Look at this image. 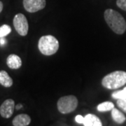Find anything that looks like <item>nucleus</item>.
<instances>
[{"mask_svg": "<svg viewBox=\"0 0 126 126\" xmlns=\"http://www.w3.org/2000/svg\"><path fill=\"white\" fill-rule=\"evenodd\" d=\"M104 16L106 23L113 32L117 34H123L126 32V20L118 11L111 9H107Z\"/></svg>", "mask_w": 126, "mask_h": 126, "instance_id": "f257e3e1", "label": "nucleus"}, {"mask_svg": "<svg viewBox=\"0 0 126 126\" xmlns=\"http://www.w3.org/2000/svg\"><path fill=\"white\" fill-rule=\"evenodd\" d=\"M126 84V72L115 71L104 77L102 85L110 90L117 89Z\"/></svg>", "mask_w": 126, "mask_h": 126, "instance_id": "f03ea898", "label": "nucleus"}, {"mask_svg": "<svg viewBox=\"0 0 126 126\" xmlns=\"http://www.w3.org/2000/svg\"><path fill=\"white\" fill-rule=\"evenodd\" d=\"M38 48L44 55H52L58 50L59 42L52 35H46L41 37L38 43Z\"/></svg>", "mask_w": 126, "mask_h": 126, "instance_id": "7ed1b4c3", "label": "nucleus"}, {"mask_svg": "<svg viewBox=\"0 0 126 126\" xmlns=\"http://www.w3.org/2000/svg\"><path fill=\"white\" fill-rule=\"evenodd\" d=\"M78 106V99L74 95H67L60 97L58 101L57 107L60 112L63 114L74 111Z\"/></svg>", "mask_w": 126, "mask_h": 126, "instance_id": "20e7f679", "label": "nucleus"}, {"mask_svg": "<svg viewBox=\"0 0 126 126\" xmlns=\"http://www.w3.org/2000/svg\"><path fill=\"white\" fill-rule=\"evenodd\" d=\"M14 26L19 35L25 36L28 33L29 25L26 17L23 14H16L14 18Z\"/></svg>", "mask_w": 126, "mask_h": 126, "instance_id": "39448f33", "label": "nucleus"}, {"mask_svg": "<svg viewBox=\"0 0 126 126\" xmlns=\"http://www.w3.org/2000/svg\"><path fill=\"white\" fill-rule=\"evenodd\" d=\"M46 0H23V6L29 13H35L45 8Z\"/></svg>", "mask_w": 126, "mask_h": 126, "instance_id": "423d86ee", "label": "nucleus"}, {"mask_svg": "<svg viewBox=\"0 0 126 126\" xmlns=\"http://www.w3.org/2000/svg\"><path fill=\"white\" fill-rule=\"evenodd\" d=\"M15 109V102L14 99L5 100L0 107V115L4 118H9L13 115Z\"/></svg>", "mask_w": 126, "mask_h": 126, "instance_id": "0eeeda50", "label": "nucleus"}, {"mask_svg": "<svg viewBox=\"0 0 126 126\" xmlns=\"http://www.w3.org/2000/svg\"><path fill=\"white\" fill-rule=\"evenodd\" d=\"M6 64L10 69H18L22 66V60L17 55L11 54L6 59Z\"/></svg>", "mask_w": 126, "mask_h": 126, "instance_id": "6e6552de", "label": "nucleus"}, {"mask_svg": "<svg viewBox=\"0 0 126 126\" xmlns=\"http://www.w3.org/2000/svg\"><path fill=\"white\" fill-rule=\"evenodd\" d=\"M31 122V118L27 114H19L14 118L12 123L14 126H27Z\"/></svg>", "mask_w": 126, "mask_h": 126, "instance_id": "1a4fd4ad", "label": "nucleus"}, {"mask_svg": "<svg viewBox=\"0 0 126 126\" xmlns=\"http://www.w3.org/2000/svg\"><path fill=\"white\" fill-rule=\"evenodd\" d=\"M84 126H102L99 118L94 114H87L84 117Z\"/></svg>", "mask_w": 126, "mask_h": 126, "instance_id": "9d476101", "label": "nucleus"}, {"mask_svg": "<svg viewBox=\"0 0 126 126\" xmlns=\"http://www.w3.org/2000/svg\"><path fill=\"white\" fill-rule=\"evenodd\" d=\"M0 84L5 88H9L13 85V79L4 70L0 71Z\"/></svg>", "mask_w": 126, "mask_h": 126, "instance_id": "9b49d317", "label": "nucleus"}, {"mask_svg": "<svg viewBox=\"0 0 126 126\" xmlns=\"http://www.w3.org/2000/svg\"><path fill=\"white\" fill-rule=\"evenodd\" d=\"M111 117H112L113 120L118 124L123 123L126 120L125 115L121 111H120L118 109L116 108H113L111 110Z\"/></svg>", "mask_w": 126, "mask_h": 126, "instance_id": "f8f14e48", "label": "nucleus"}, {"mask_svg": "<svg viewBox=\"0 0 126 126\" xmlns=\"http://www.w3.org/2000/svg\"><path fill=\"white\" fill-rule=\"evenodd\" d=\"M114 108V104L111 102H104L102 103L99 104L97 106V109L99 112H105L111 111Z\"/></svg>", "mask_w": 126, "mask_h": 126, "instance_id": "ddd939ff", "label": "nucleus"}, {"mask_svg": "<svg viewBox=\"0 0 126 126\" xmlns=\"http://www.w3.org/2000/svg\"><path fill=\"white\" fill-rule=\"evenodd\" d=\"M111 96L113 99H126V87L123 88V90L113 92L111 94Z\"/></svg>", "mask_w": 126, "mask_h": 126, "instance_id": "4468645a", "label": "nucleus"}, {"mask_svg": "<svg viewBox=\"0 0 126 126\" xmlns=\"http://www.w3.org/2000/svg\"><path fill=\"white\" fill-rule=\"evenodd\" d=\"M11 32V28L8 25H3L0 27V38L5 37Z\"/></svg>", "mask_w": 126, "mask_h": 126, "instance_id": "2eb2a0df", "label": "nucleus"}, {"mask_svg": "<svg viewBox=\"0 0 126 126\" xmlns=\"http://www.w3.org/2000/svg\"><path fill=\"white\" fill-rule=\"evenodd\" d=\"M117 105L119 108L126 113V99H117Z\"/></svg>", "mask_w": 126, "mask_h": 126, "instance_id": "dca6fc26", "label": "nucleus"}, {"mask_svg": "<svg viewBox=\"0 0 126 126\" xmlns=\"http://www.w3.org/2000/svg\"><path fill=\"white\" fill-rule=\"evenodd\" d=\"M116 4L118 7L126 11V0H117Z\"/></svg>", "mask_w": 126, "mask_h": 126, "instance_id": "f3484780", "label": "nucleus"}, {"mask_svg": "<svg viewBox=\"0 0 126 126\" xmlns=\"http://www.w3.org/2000/svg\"><path fill=\"white\" fill-rule=\"evenodd\" d=\"M75 121L78 123H80V124H83V122H84V117H83L81 115H77L76 118H75Z\"/></svg>", "mask_w": 126, "mask_h": 126, "instance_id": "a211bd4d", "label": "nucleus"}, {"mask_svg": "<svg viewBox=\"0 0 126 126\" xmlns=\"http://www.w3.org/2000/svg\"><path fill=\"white\" fill-rule=\"evenodd\" d=\"M6 39H5L4 37H1V38H0V45L1 46H4L6 44Z\"/></svg>", "mask_w": 126, "mask_h": 126, "instance_id": "6ab92c4d", "label": "nucleus"}, {"mask_svg": "<svg viewBox=\"0 0 126 126\" xmlns=\"http://www.w3.org/2000/svg\"><path fill=\"white\" fill-rule=\"evenodd\" d=\"M21 108H23V105L20 104H18V105H16V109L17 110H19V109H20Z\"/></svg>", "mask_w": 126, "mask_h": 126, "instance_id": "aec40b11", "label": "nucleus"}, {"mask_svg": "<svg viewBox=\"0 0 126 126\" xmlns=\"http://www.w3.org/2000/svg\"><path fill=\"white\" fill-rule=\"evenodd\" d=\"M2 10H3V3L0 1V13L2 11Z\"/></svg>", "mask_w": 126, "mask_h": 126, "instance_id": "412c9836", "label": "nucleus"}]
</instances>
